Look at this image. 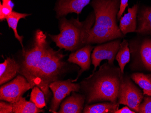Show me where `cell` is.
Masks as SVG:
<instances>
[{"instance_id": "cell-1", "label": "cell", "mask_w": 151, "mask_h": 113, "mask_svg": "<svg viewBox=\"0 0 151 113\" xmlns=\"http://www.w3.org/2000/svg\"><path fill=\"white\" fill-rule=\"evenodd\" d=\"M60 50L51 48L43 31L35 32L31 47L23 49L19 73L24 76L33 87L37 86L43 91L47 101L50 97V85L68 72V64Z\"/></svg>"}, {"instance_id": "cell-2", "label": "cell", "mask_w": 151, "mask_h": 113, "mask_svg": "<svg viewBox=\"0 0 151 113\" xmlns=\"http://www.w3.org/2000/svg\"><path fill=\"white\" fill-rule=\"evenodd\" d=\"M123 74L120 68L106 63L80 83L86 104L99 102H117Z\"/></svg>"}, {"instance_id": "cell-3", "label": "cell", "mask_w": 151, "mask_h": 113, "mask_svg": "<svg viewBox=\"0 0 151 113\" xmlns=\"http://www.w3.org/2000/svg\"><path fill=\"white\" fill-rule=\"evenodd\" d=\"M120 0H92L95 21L87 39V45L101 44L122 38L124 35L118 26L116 18Z\"/></svg>"}, {"instance_id": "cell-4", "label": "cell", "mask_w": 151, "mask_h": 113, "mask_svg": "<svg viewBox=\"0 0 151 113\" xmlns=\"http://www.w3.org/2000/svg\"><path fill=\"white\" fill-rule=\"evenodd\" d=\"M95 21L94 12L91 13L83 21L72 18H63L59 22L60 33L50 35L51 38L60 49L76 51L87 45V39Z\"/></svg>"}, {"instance_id": "cell-5", "label": "cell", "mask_w": 151, "mask_h": 113, "mask_svg": "<svg viewBox=\"0 0 151 113\" xmlns=\"http://www.w3.org/2000/svg\"><path fill=\"white\" fill-rule=\"evenodd\" d=\"M143 94L129 77L123 76L119 89L117 102L139 113V106L144 98Z\"/></svg>"}, {"instance_id": "cell-6", "label": "cell", "mask_w": 151, "mask_h": 113, "mask_svg": "<svg viewBox=\"0 0 151 113\" xmlns=\"http://www.w3.org/2000/svg\"><path fill=\"white\" fill-rule=\"evenodd\" d=\"M33 87L23 76L18 75L13 80L0 87V99L13 104L19 101L24 93Z\"/></svg>"}, {"instance_id": "cell-7", "label": "cell", "mask_w": 151, "mask_h": 113, "mask_svg": "<svg viewBox=\"0 0 151 113\" xmlns=\"http://www.w3.org/2000/svg\"><path fill=\"white\" fill-rule=\"evenodd\" d=\"M50 88L53 93V97L51 102L50 110L52 113H57L60 103L71 92H79L80 83H74L71 79L67 80H57L51 82Z\"/></svg>"}, {"instance_id": "cell-8", "label": "cell", "mask_w": 151, "mask_h": 113, "mask_svg": "<svg viewBox=\"0 0 151 113\" xmlns=\"http://www.w3.org/2000/svg\"><path fill=\"white\" fill-rule=\"evenodd\" d=\"M121 43V40L118 39L96 46L91 55L92 64L94 66L92 72L96 71L103 60H106L109 64L114 65Z\"/></svg>"}, {"instance_id": "cell-9", "label": "cell", "mask_w": 151, "mask_h": 113, "mask_svg": "<svg viewBox=\"0 0 151 113\" xmlns=\"http://www.w3.org/2000/svg\"><path fill=\"white\" fill-rule=\"evenodd\" d=\"M93 47L90 44L86 45L81 48L71 53L68 59V62L77 64L80 66L81 69L79 71L77 78L72 80L73 82H77L79 77L84 71L90 68L91 63V52Z\"/></svg>"}, {"instance_id": "cell-10", "label": "cell", "mask_w": 151, "mask_h": 113, "mask_svg": "<svg viewBox=\"0 0 151 113\" xmlns=\"http://www.w3.org/2000/svg\"><path fill=\"white\" fill-rule=\"evenodd\" d=\"M90 1L91 0H58L55 8L57 17L59 18L73 13L79 15Z\"/></svg>"}, {"instance_id": "cell-11", "label": "cell", "mask_w": 151, "mask_h": 113, "mask_svg": "<svg viewBox=\"0 0 151 113\" xmlns=\"http://www.w3.org/2000/svg\"><path fill=\"white\" fill-rule=\"evenodd\" d=\"M86 101L84 94L72 92V95L62 103L58 113H81L83 110Z\"/></svg>"}, {"instance_id": "cell-12", "label": "cell", "mask_w": 151, "mask_h": 113, "mask_svg": "<svg viewBox=\"0 0 151 113\" xmlns=\"http://www.w3.org/2000/svg\"><path fill=\"white\" fill-rule=\"evenodd\" d=\"M138 10L139 5L135 4L131 8H128V13L119 19V28L124 36L128 33L135 32Z\"/></svg>"}, {"instance_id": "cell-13", "label": "cell", "mask_w": 151, "mask_h": 113, "mask_svg": "<svg viewBox=\"0 0 151 113\" xmlns=\"http://www.w3.org/2000/svg\"><path fill=\"white\" fill-rule=\"evenodd\" d=\"M19 65L14 58L8 57L0 64V85H3L16 76Z\"/></svg>"}, {"instance_id": "cell-14", "label": "cell", "mask_w": 151, "mask_h": 113, "mask_svg": "<svg viewBox=\"0 0 151 113\" xmlns=\"http://www.w3.org/2000/svg\"><path fill=\"white\" fill-rule=\"evenodd\" d=\"M139 26L135 32L151 35V7L142 8L138 16Z\"/></svg>"}, {"instance_id": "cell-15", "label": "cell", "mask_w": 151, "mask_h": 113, "mask_svg": "<svg viewBox=\"0 0 151 113\" xmlns=\"http://www.w3.org/2000/svg\"><path fill=\"white\" fill-rule=\"evenodd\" d=\"M119 104L118 102L101 103L89 105L86 104L85 106L82 113H115L119 109Z\"/></svg>"}, {"instance_id": "cell-16", "label": "cell", "mask_w": 151, "mask_h": 113, "mask_svg": "<svg viewBox=\"0 0 151 113\" xmlns=\"http://www.w3.org/2000/svg\"><path fill=\"white\" fill-rule=\"evenodd\" d=\"M14 113H39L44 112L43 109L37 107L32 102L27 101L25 98L22 97L19 101L12 104Z\"/></svg>"}, {"instance_id": "cell-17", "label": "cell", "mask_w": 151, "mask_h": 113, "mask_svg": "<svg viewBox=\"0 0 151 113\" xmlns=\"http://www.w3.org/2000/svg\"><path fill=\"white\" fill-rule=\"evenodd\" d=\"M29 14L25 13H20L17 12L15 11H13L12 14L6 18V21L8 23L9 28H12L15 37L19 41L20 44L22 45V49L24 48L23 45V36L19 35L17 31V25L19 20L22 18H25L26 17L29 16Z\"/></svg>"}, {"instance_id": "cell-18", "label": "cell", "mask_w": 151, "mask_h": 113, "mask_svg": "<svg viewBox=\"0 0 151 113\" xmlns=\"http://www.w3.org/2000/svg\"><path fill=\"white\" fill-rule=\"evenodd\" d=\"M130 58V52L129 48V43L127 40H124L120 44V47L115 57L123 74L124 73V67L129 61Z\"/></svg>"}, {"instance_id": "cell-19", "label": "cell", "mask_w": 151, "mask_h": 113, "mask_svg": "<svg viewBox=\"0 0 151 113\" xmlns=\"http://www.w3.org/2000/svg\"><path fill=\"white\" fill-rule=\"evenodd\" d=\"M132 80L143 89L144 95L151 96V75L136 72L131 76Z\"/></svg>"}, {"instance_id": "cell-20", "label": "cell", "mask_w": 151, "mask_h": 113, "mask_svg": "<svg viewBox=\"0 0 151 113\" xmlns=\"http://www.w3.org/2000/svg\"><path fill=\"white\" fill-rule=\"evenodd\" d=\"M140 55L145 68L151 71V40L145 39L140 48Z\"/></svg>"}, {"instance_id": "cell-21", "label": "cell", "mask_w": 151, "mask_h": 113, "mask_svg": "<svg viewBox=\"0 0 151 113\" xmlns=\"http://www.w3.org/2000/svg\"><path fill=\"white\" fill-rule=\"evenodd\" d=\"M30 100L37 107L41 109L46 106L45 94L37 86H35L32 89L30 94Z\"/></svg>"}, {"instance_id": "cell-22", "label": "cell", "mask_w": 151, "mask_h": 113, "mask_svg": "<svg viewBox=\"0 0 151 113\" xmlns=\"http://www.w3.org/2000/svg\"><path fill=\"white\" fill-rule=\"evenodd\" d=\"M13 6L10 2H2L0 4V21L6 19L13 12Z\"/></svg>"}, {"instance_id": "cell-23", "label": "cell", "mask_w": 151, "mask_h": 113, "mask_svg": "<svg viewBox=\"0 0 151 113\" xmlns=\"http://www.w3.org/2000/svg\"><path fill=\"white\" fill-rule=\"evenodd\" d=\"M139 113H151V96L143 98V101L139 106Z\"/></svg>"}, {"instance_id": "cell-24", "label": "cell", "mask_w": 151, "mask_h": 113, "mask_svg": "<svg viewBox=\"0 0 151 113\" xmlns=\"http://www.w3.org/2000/svg\"><path fill=\"white\" fill-rule=\"evenodd\" d=\"M0 113H12L13 111V104L11 103L1 101L0 102Z\"/></svg>"}, {"instance_id": "cell-25", "label": "cell", "mask_w": 151, "mask_h": 113, "mask_svg": "<svg viewBox=\"0 0 151 113\" xmlns=\"http://www.w3.org/2000/svg\"><path fill=\"white\" fill-rule=\"evenodd\" d=\"M129 0H120V7L117 15L118 19L121 18L123 13L125 11V9L128 6Z\"/></svg>"}, {"instance_id": "cell-26", "label": "cell", "mask_w": 151, "mask_h": 113, "mask_svg": "<svg viewBox=\"0 0 151 113\" xmlns=\"http://www.w3.org/2000/svg\"><path fill=\"white\" fill-rule=\"evenodd\" d=\"M134 110L129 107L128 106H124L120 109H118L115 113H135Z\"/></svg>"}, {"instance_id": "cell-27", "label": "cell", "mask_w": 151, "mask_h": 113, "mask_svg": "<svg viewBox=\"0 0 151 113\" xmlns=\"http://www.w3.org/2000/svg\"><path fill=\"white\" fill-rule=\"evenodd\" d=\"M2 2H10L11 1V0H2Z\"/></svg>"}]
</instances>
